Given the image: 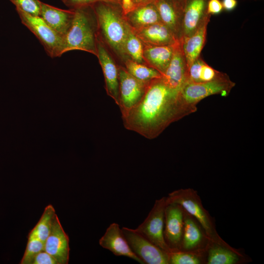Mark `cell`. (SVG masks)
Here are the masks:
<instances>
[{
	"mask_svg": "<svg viewBox=\"0 0 264 264\" xmlns=\"http://www.w3.org/2000/svg\"><path fill=\"white\" fill-rule=\"evenodd\" d=\"M167 203L180 205L195 218L205 231L212 242L226 244L218 233L215 219L203 207L198 192L191 188L175 190L166 197Z\"/></svg>",
	"mask_w": 264,
	"mask_h": 264,
	"instance_id": "4",
	"label": "cell"
},
{
	"mask_svg": "<svg viewBox=\"0 0 264 264\" xmlns=\"http://www.w3.org/2000/svg\"><path fill=\"white\" fill-rule=\"evenodd\" d=\"M91 6L96 18L98 37L124 63L129 59L125 50L128 24L121 4L99 1Z\"/></svg>",
	"mask_w": 264,
	"mask_h": 264,
	"instance_id": "2",
	"label": "cell"
},
{
	"mask_svg": "<svg viewBox=\"0 0 264 264\" xmlns=\"http://www.w3.org/2000/svg\"><path fill=\"white\" fill-rule=\"evenodd\" d=\"M17 11L22 23L38 39L48 56L55 58L63 54L64 37L52 29L40 16Z\"/></svg>",
	"mask_w": 264,
	"mask_h": 264,
	"instance_id": "5",
	"label": "cell"
},
{
	"mask_svg": "<svg viewBox=\"0 0 264 264\" xmlns=\"http://www.w3.org/2000/svg\"><path fill=\"white\" fill-rule=\"evenodd\" d=\"M210 18L205 20L191 35L180 39L188 69L199 57L206 38L207 28Z\"/></svg>",
	"mask_w": 264,
	"mask_h": 264,
	"instance_id": "21",
	"label": "cell"
},
{
	"mask_svg": "<svg viewBox=\"0 0 264 264\" xmlns=\"http://www.w3.org/2000/svg\"><path fill=\"white\" fill-rule=\"evenodd\" d=\"M124 64V67L131 75L144 82H149L163 76L154 68L146 64L137 63L130 59L126 60Z\"/></svg>",
	"mask_w": 264,
	"mask_h": 264,
	"instance_id": "25",
	"label": "cell"
},
{
	"mask_svg": "<svg viewBox=\"0 0 264 264\" xmlns=\"http://www.w3.org/2000/svg\"><path fill=\"white\" fill-rule=\"evenodd\" d=\"M250 258L242 250L228 243L210 242L206 251V264H241L250 262Z\"/></svg>",
	"mask_w": 264,
	"mask_h": 264,
	"instance_id": "16",
	"label": "cell"
},
{
	"mask_svg": "<svg viewBox=\"0 0 264 264\" xmlns=\"http://www.w3.org/2000/svg\"><path fill=\"white\" fill-rule=\"evenodd\" d=\"M226 74L213 68L199 57L188 68L187 83L210 82L221 78Z\"/></svg>",
	"mask_w": 264,
	"mask_h": 264,
	"instance_id": "24",
	"label": "cell"
},
{
	"mask_svg": "<svg viewBox=\"0 0 264 264\" xmlns=\"http://www.w3.org/2000/svg\"><path fill=\"white\" fill-rule=\"evenodd\" d=\"M121 5L124 15L134 8L132 0H121Z\"/></svg>",
	"mask_w": 264,
	"mask_h": 264,
	"instance_id": "34",
	"label": "cell"
},
{
	"mask_svg": "<svg viewBox=\"0 0 264 264\" xmlns=\"http://www.w3.org/2000/svg\"><path fill=\"white\" fill-rule=\"evenodd\" d=\"M175 45L155 46L143 44V56L146 65L157 70L163 75L172 58Z\"/></svg>",
	"mask_w": 264,
	"mask_h": 264,
	"instance_id": "22",
	"label": "cell"
},
{
	"mask_svg": "<svg viewBox=\"0 0 264 264\" xmlns=\"http://www.w3.org/2000/svg\"><path fill=\"white\" fill-rule=\"evenodd\" d=\"M125 50L129 59L138 63L146 64L143 56V44L129 25L125 43Z\"/></svg>",
	"mask_w": 264,
	"mask_h": 264,
	"instance_id": "26",
	"label": "cell"
},
{
	"mask_svg": "<svg viewBox=\"0 0 264 264\" xmlns=\"http://www.w3.org/2000/svg\"><path fill=\"white\" fill-rule=\"evenodd\" d=\"M188 70L179 40L175 45L172 58L162 77L170 87L180 91L187 83Z\"/></svg>",
	"mask_w": 264,
	"mask_h": 264,
	"instance_id": "17",
	"label": "cell"
},
{
	"mask_svg": "<svg viewBox=\"0 0 264 264\" xmlns=\"http://www.w3.org/2000/svg\"><path fill=\"white\" fill-rule=\"evenodd\" d=\"M209 0H186L182 22L181 38L193 34L211 15L207 12Z\"/></svg>",
	"mask_w": 264,
	"mask_h": 264,
	"instance_id": "18",
	"label": "cell"
},
{
	"mask_svg": "<svg viewBox=\"0 0 264 264\" xmlns=\"http://www.w3.org/2000/svg\"><path fill=\"white\" fill-rule=\"evenodd\" d=\"M156 0H132L134 8L150 3H154Z\"/></svg>",
	"mask_w": 264,
	"mask_h": 264,
	"instance_id": "36",
	"label": "cell"
},
{
	"mask_svg": "<svg viewBox=\"0 0 264 264\" xmlns=\"http://www.w3.org/2000/svg\"><path fill=\"white\" fill-rule=\"evenodd\" d=\"M71 25L64 37L63 54L79 50L97 56V25L91 6L75 9Z\"/></svg>",
	"mask_w": 264,
	"mask_h": 264,
	"instance_id": "3",
	"label": "cell"
},
{
	"mask_svg": "<svg viewBox=\"0 0 264 264\" xmlns=\"http://www.w3.org/2000/svg\"><path fill=\"white\" fill-rule=\"evenodd\" d=\"M235 86V83L226 74L210 82L186 83L180 89V94L187 104L197 108V105L200 101L209 96L219 94L227 96Z\"/></svg>",
	"mask_w": 264,
	"mask_h": 264,
	"instance_id": "6",
	"label": "cell"
},
{
	"mask_svg": "<svg viewBox=\"0 0 264 264\" xmlns=\"http://www.w3.org/2000/svg\"><path fill=\"white\" fill-rule=\"evenodd\" d=\"M132 30L144 45L171 46L175 45L179 41L162 22Z\"/></svg>",
	"mask_w": 264,
	"mask_h": 264,
	"instance_id": "19",
	"label": "cell"
},
{
	"mask_svg": "<svg viewBox=\"0 0 264 264\" xmlns=\"http://www.w3.org/2000/svg\"><path fill=\"white\" fill-rule=\"evenodd\" d=\"M102 67L105 82L107 93L115 101L119 104L118 69L106 45L98 36L97 56Z\"/></svg>",
	"mask_w": 264,
	"mask_h": 264,
	"instance_id": "12",
	"label": "cell"
},
{
	"mask_svg": "<svg viewBox=\"0 0 264 264\" xmlns=\"http://www.w3.org/2000/svg\"><path fill=\"white\" fill-rule=\"evenodd\" d=\"M183 215L184 227L179 250L206 252L211 241L198 221L184 209Z\"/></svg>",
	"mask_w": 264,
	"mask_h": 264,
	"instance_id": "10",
	"label": "cell"
},
{
	"mask_svg": "<svg viewBox=\"0 0 264 264\" xmlns=\"http://www.w3.org/2000/svg\"><path fill=\"white\" fill-rule=\"evenodd\" d=\"M183 227V208L176 203H167L165 210L164 237L172 251L179 250Z\"/></svg>",
	"mask_w": 264,
	"mask_h": 264,
	"instance_id": "11",
	"label": "cell"
},
{
	"mask_svg": "<svg viewBox=\"0 0 264 264\" xmlns=\"http://www.w3.org/2000/svg\"><path fill=\"white\" fill-rule=\"evenodd\" d=\"M167 203L166 197L156 199L145 220L135 230L163 250L170 253L172 250L164 237Z\"/></svg>",
	"mask_w": 264,
	"mask_h": 264,
	"instance_id": "7",
	"label": "cell"
},
{
	"mask_svg": "<svg viewBox=\"0 0 264 264\" xmlns=\"http://www.w3.org/2000/svg\"><path fill=\"white\" fill-rule=\"evenodd\" d=\"M43 250H44V242L30 232L28 236L27 245L20 264H32L35 257Z\"/></svg>",
	"mask_w": 264,
	"mask_h": 264,
	"instance_id": "29",
	"label": "cell"
},
{
	"mask_svg": "<svg viewBox=\"0 0 264 264\" xmlns=\"http://www.w3.org/2000/svg\"><path fill=\"white\" fill-rule=\"evenodd\" d=\"M124 17L128 25L133 30L161 22L154 3L136 7Z\"/></svg>",
	"mask_w": 264,
	"mask_h": 264,
	"instance_id": "23",
	"label": "cell"
},
{
	"mask_svg": "<svg viewBox=\"0 0 264 264\" xmlns=\"http://www.w3.org/2000/svg\"><path fill=\"white\" fill-rule=\"evenodd\" d=\"M16 10L33 16H40L42 1L39 0H9Z\"/></svg>",
	"mask_w": 264,
	"mask_h": 264,
	"instance_id": "30",
	"label": "cell"
},
{
	"mask_svg": "<svg viewBox=\"0 0 264 264\" xmlns=\"http://www.w3.org/2000/svg\"><path fill=\"white\" fill-rule=\"evenodd\" d=\"M62 1L66 6L69 7L70 9L91 6L99 1L113 2L110 0H62Z\"/></svg>",
	"mask_w": 264,
	"mask_h": 264,
	"instance_id": "31",
	"label": "cell"
},
{
	"mask_svg": "<svg viewBox=\"0 0 264 264\" xmlns=\"http://www.w3.org/2000/svg\"><path fill=\"white\" fill-rule=\"evenodd\" d=\"M110 0L114 3H119L121 4V0Z\"/></svg>",
	"mask_w": 264,
	"mask_h": 264,
	"instance_id": "37",
	"label": "cell"
},
{
	"mask_svg": "<svg viewBox=\"0 0 264 264\" xmlns=\"http://www.w3.org/2000/svg\"><path fill=\"white\" fill-rule=\"evenodd\" d=\"M180 91L170 87L163 77L149 82L139 102L122 117L126 129L148 139L160 134L171 123L195 112Z\"/></svg>",
	"mask_w": 264,
	"mask_h": 264,
	"instance_id": "1",
	"label": "cell"
},
{
	"mask_svg": "<svg viewBox=\"0 0 264 264\" xmlns=\"http://www.w3.org/2000/svg\"><path fill=\"white\" fill-rule=\"evenodd\" d=\"M74 10L60 9L42 2L40 16L52 29L63 37L73 21Z\"/></svg>",
	"mask_w": 264,
	"mask_h": 264,
	"instance_id": "20",
	"label": "cell"
},
{
	"mask_svg": "<svg viewBox=\"0 0 264 264\" xmlns=\"http://www.w3.org/2000/svg\"><path fill=\"white\" fill-rule=\"evenodd\" d=\"M221 3L223 9L227 11L233 10L237 5V0H222Z\"/></svg>",
	"mask_w": 264,
	"mask_h": 264,
	"instance_id": "35",
	"label": "cell"
},
{
	"mask_svg": "<svg viewBox=\"0 0 264 264\" xmlns=\"http://www.w3.org/2000/svg\"><path fill=\"white\" fill-rule=\"evenodd\" d=\"M32 264H58L50 254L44 250L40 252L35 257Z\"/></svg>",
	"mask_w": 264,
	"mask_h": 264,
	"instance_id": "32",
	"label": "cell"
},
{
	"mask_svg": "<svg viewBox=\"0 0 264 264\" xmlns=\"http://www.w3.org/2000/svg\"><path fill=\"white\" fill-rule=\"evenodd\" d=\"M119 104L122 117L125 116L143 96L149 82L139 81L122 66H118Z\"/></svg>",
	"mask_w": 264,
	"mask_h": 264,
	"instance_id": "9",
	"label": "cell"
},
{
	"mask_svg": "<svg viewBox=\"0 0 264 264\" xmlns=\"http://www.w3.org/2000/svg\"><path fill=\"white\" fill-rule=\"evenodd\" d=\"M99 243L103 248L109 250L114 255L132 259L141 264L144 263L132 251L128 242L117 223H112L107 228Z\"/></svg>",
	"mask_w": 264,
	"mask_h": 264,
	"instance_id": "15",
	"label": "cell"
},
{
	"mask_svg": "<svg viewBox=\"0 0 264 264\" xmlns=\"http://www.w3.org/2000/svg\"><path fill=\"white\" fill-rule=\"evenodd\" d=\"M121 229L132 251L144 264H169V253L155 245L135 229L126 227Z\"/></svg>",
	"mask_w": 264,
	"mask_h": 264,
	"instance_id": "8",
	"label": "cell"
},
{
	"mask_svg": "<svg viewBox=\"0 0 264 264\" xmlns=\"http://www.w3.org/2000/svg\"><path fill=\"white\" fill-rule=\"evenodd\" d=\"M169 264H206V252L171 251Z\"/></svg>",
	"mask_w": 264,
	"mask_h": 264,
	"instance_id": "28",
	"label": "cell"
},
{
	"mask_svg": "<svg viewBox=\"0 0 264 264\" xmlns=\"http://www.w3.org/2000/svg\"><path fill=\"white\" fill-rule=\"evenodd\" d=\"M221 1L220 0H209L207 6V13L210 15L220 13L223 10Z\"/></svg>",
	"mask_w": 264,
	"mask_h": 264,
	"instance_id": "33",
	"label": "cell"
},
{
	"mask_svg": "<svg viewBox=\"0 0 264 264\" xmlns=\"http://www.w3.org/2000/svg\"><path fill=\"white\" fill-rule=\"evenodd\" d=\"M56 215L55 210L53 206L47 205L44 208L40 220L30 232L44 242L50 233Z\"/></svg>",
	"mask_w": 264,
	"mask_h": 264,
	"instance_id": "27",
	"label": "cell"
},
{
	"mask_svg": "<svg viewBox=\"0 0 264 264\" xmlns=\"http://www.w3.org/2000/svg\"><path fill=\"white\" fill-rule=\"evenodd\" d=\"M44 250L53 257L58 264L68 263L69 238L57 215L54 218L50 233L44 242Z\"/></svg>",
	"mask_w": 264,
	"mask_h": 264,
	"instance_id": "13",
	"label": "cell"
},
{
	"mask_svg": "<svg viewBox=\"0 0 264 264\" xmlns=\"http://www.w3.org/2000/svg\"><path fill=\"white\" fill-rule=\"evenodd\" d=\"M186 0H156L154 4L161 22L176 37L181 38L182 22Z\"/></svg>",
	"mask_w": 264,
	"mask_h": 264,
	"instance_id": "14",
	"label": "cell"
}]
</instances>
